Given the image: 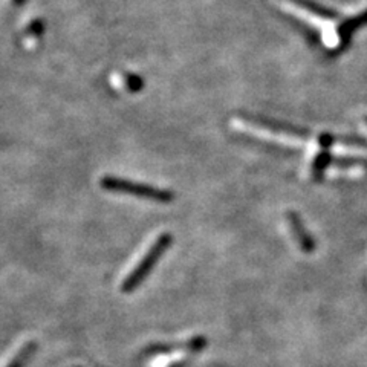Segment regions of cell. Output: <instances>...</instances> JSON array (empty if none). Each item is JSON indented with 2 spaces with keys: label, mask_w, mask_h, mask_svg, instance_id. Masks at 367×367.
Masks as SVG:
<instances>
[{
  "label": "cell",
  "mask_w": 367,
  "mask_h": 367,
  "mask_svg": "<svg viewBox=\"0 0 367 367\" xmlns=\"http://www.w3.org/2000/svg\"><path fill=\"white\" fill-rule=\"evenodd\" d=\"M286 219H288V224H289V228H291L294 239L297 241L298 246H300V250L305 253H312L315 250V242L311 237V234L308 233V229H306L300 216H298L294 211H289L286 215Z\"/></svg>",
  "instance_id": "4"
},
{
  "label": "cell",
  "mask_w": 367,
  "mask_h": 367,
  "mask_svg": "<svg viewBox=\"0 0 367 367\" xmlns=\"http://www.w3.org/2000/svg\"><path fill=\"white\" fill-rule=\"evenodd\" d=\"M34 349H36V345H34L32 341H29V343H27V345H23L19 351H17V354L11 358V360L6 363L5 367H22L25 363H27L31 354L34 352Z\"/></svg>",
  "instance_id": "7"
},
{
  "label": "cell",
  "mask_w": 367,
  "mask_h": 367,
  "mask_svg": "<svg viewBox=\"0 0 367 367\" xmlns=\"http://www.w3.org/2000/svg\"><path fill=\"white\" fill-rule=\"evenodd\" d=\"M44 22L41 20H34L29 23V27H28V34L32 37H40L41 36V32H44Z\"/></svg>",
  "instance_id": "8"
},
{
  "label": "cell",
  "mask_w": 367,
  "mask_h": 367,
  "mask_svg": "<svg viewBox=\"0 0 367 367\" xmlns=\"http://www.w3.org/2000/svg\"><path fill=\"white\" fill-rule=\"evenodd\" d=\"M110 83L114 84V88L127 92V93H133L142 89V79L140 75L132 74V72H114L112 76H110Z\"/></svg>",
  "instance_id": "5"
},
{
  "label": "cell",
  "mask_w": 367,
  "mask_h": 367,
  "mask_svg": "<svg viewBox=\"0 0 367 367\" xmlns=\"http://www.w3.org/2000/svg\"><path fill=\"white\" fill-rule=\"evenodd\" d=\"M25 2H27V0H13V4H14L15 6H20V5H23Z\"/></svg>",
  "instance_id": "9"
},
{
  "label": "cell",
  "mask_w": 367,
  "mask_h": 367,
  "mask_svg": "<svg viewBox=\"0 0 367 367\" xmlns=\"http://www.w3.org/2000/svg\"><path fill=\"white\" fill-rule=\"evenodd\" d=\"M366 25H367V10L363 11L361 14L349 17V19L341 22L340 27H338V31H337V39H338L337 48L334 51V54H332V57L345 53L346 48L349 46V44H351L354 34L360 28L366 27Z\"/></svg>",
  "instance_id": "3"
},
{
  "label": "cell",
  "mask_w": 367,
  "mask_h": 367,
  "mask_svg": "<svg viewBox=\"0 0 367 367\" xmlns=\"http://www.w3.org/2000/svg\"><path fill=\"white\" fill-rule=\"evenodd\" d=\"M100 184L107 192L131 194V196H133V198L161 202V203H167V202L173 201L172 192L158 189V187L147 185L142 182H135V181H131V179H124V178H118V176H105L100 181Z\"/></svg>",
  "instance_id": "2"
},
{
  "label": "cell",
  "mask_w": 367,
  "mask_h": 367,
  "mask_svg": "<svg viewBox=\"0 0 367 367\" xmlns=\"http://www.w3.org/2000/svg\"><path fill=\"white\" fill-rule=\"evenodd\" d=\"M207 345V340L203 337H194L189 341H182L181 345H166V346H161V345H155L153 347L149 349V352L153 354H159V352H170V351H175V349H187V351H199L203 346Z\"/></svg>",
  "instance_id": "6"
},
{
  "label": "cell",
  "mask_w": 367,
  "mask_h": 367,
  "mask_svg": "<svg viewBox=\"0 0 367 367\" xmlns=\"http://www.w3.org/2000/svg\"><path fill=\"white\" fill-rule=\"evenodd\" d=\"M172 242H173L172 234L164 233V234L158 236L155 241H153V243L150 245V248L142 254V258L140 259V262L136 263L129 274L124 277L123 283H121V291L126 293V294L135 291V289L142 283L144 279H146L150 274V271L153 269V267H155V265L159 262V259L162 258V254H164L170 248Z\"/></svg>",
  "instance_id": "1"
}]
</instances>
